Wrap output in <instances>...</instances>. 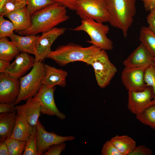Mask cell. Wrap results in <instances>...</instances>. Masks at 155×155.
<instances>
[{
  "label": "cell",
  "instance_id": "obj_29",
  "mask_svg": "<svg viewBox=\"0 0 155 155\" xmlns=\"http://www.w3.org/2000/svg\"><path fill=\"white\" fill-rule=\"evenodd\" d=\"M3 16L0 15V38L9 37L16 30L12 22L5 19Z\"/></svg>",
  "mask_w": 155,
  "mask_h": 155
},
{
  "label": "cell",
  "instance_id": "obj_19",
  "mask_svg": "<svg viewBox=\"0 0 155 155\" xmlns=\"http://www.w3.org/2000/svg\"><path fill=\"white\" fill-rule=\"evenodd\" d=\"M12 22L16 28V32L27 30L32 26L31 16L26 6L4 16Z\"/></svg>",
  "mask_w": 155,
  "mask_h": 155
},
{
  "label": "cell",
  "instance_id": "obj_8",
  "mask_svg": "<svg viewBox=\"0 0 155 155\" xmlns=\"http://www.w3.org/2000/svg\"><path fill=\"white\" fill-rule=\"evenodd\" d=\"M36 142L38 155H42L51 146L66 141H72L75 137L72 136H63L54 132H49L38 120L36 127Z\"/></svg>",
  "mask_w": 155,
  "mask_h": 155
},
{
  "label": "cell",
  "instance_id": "obj_27",
  "mask_svg": "<svg viewBox=\"0 0 155 155\" xmlns=\"http://www.w3.org/2000/svg\"><path fill=\"white\" fill-rule=\"evenodd\" d=\"M7 146L9 155H21L24 152L26 141L10 138L5 140Z\"/></svg>",
  "mask_w": 155,
  "mask_h": 155
},
{
  "label": "cell",
  "instance_id": "obj_36",
  "mask_svg": "<svg viewBox=\"0 0 155 155\" xmlns=\"http://www.w3.org/2000/svg\"><path fill=\"white\" fill-rule=\"evenodd\" d=\"M55 3L65 6L69 9L75 11L78 0H53Z\"/></svg>",
  "mask_w": 155,
  "mask_h": 155
},
{
  "label": "cell",
  "instance_id": "obj_21",
  "mask_svg": "<svg viewBox=\"0 0 155 155\" xmlns=\"http://www.w3.org/2000/svg\"><path fill=\"white\" fill-rule=\"evenodd\" d=\"M36 129V128L31 126L23 116L17 114L16 125L10 138L26 141Z\"/></svg>",
  "mask_w": 155,
  "mask_h": 155
},
{
  "label": "cell",
  "instance_id": "obj_5",
  "mask_svg": "<svg viewBox=\"0 0 155 155\" xmlns=\"http://www.w3.org/2000/svg\"><path fill=\"white\" fill-rule=\"evenodd\" d=\"M45 73L43 63L41 61L35 62L30 72L20 78V92L15 105L22 100L33 97L36 94L42 85V81Z\"/></svg>",
  "mask_w": 155,
  "mask_h": 155
},
{
  "label": "cell",
  "instance_id": "obj_33",
  "mask_svg": "<svg viewBox=\"0 0 155 155\" xmlns=\"http://www.w3.org/2000/svg\"><path fill=\"white\" fill-rule=\"evenodd\" d=\"M66 144L64 142L54 145L50 147L44 154L45 155H59L65 150Z\"/></svg>",
  "mask_w": 155,
  "mask_h": 155
},
{
  "label": "cell",
  "instance_id": "obj_11",
  "mask_svg": "<svg viewBox=\"0 0 155 155\" xmlns=\"http://www.w3.org/2000/svg\"><path fill=\"white\" fill-rule=\"evenodd\" d=\"M55 89V87L49 88L42 85L33 97L41 104V113L50 116L55 115L60 119L64 120L66 115L59 111L55 104L54 97Z\"/></svg>",
  "mask_w": 155,
  "mask_h": 155
},
{
  "label": "cell",
  "instance_id": "obj_25",
  "mask_svg": "<svg viewBox=\"0 0 155 155\" xmlns=\"http://www.w3.org/2000/svg\"><path fill=\"white\" fill-rule=\"evenodd\" d=\"M136 116L141 123L155 130V104L147 108Z\"/></svg>",
  "mask_w": 155,
  "mask_h": 155
},
{
  "label": "cell",
  "instance_id": "obj_42",
  "mask_svg": "<svg viewBox=\"0 0 155 155\" xmlns=\"http://www.w3.org/2000/svg\"><path fill=\"white\" fill-rule=\"evenodd\" d=\"M152 65L155 67V57H153L152 60Z\"/></svg>",
  "mask_w": 155,
  "mask_h": 155
},
{
  "label": "cell",
  "instance_id": "obj_15",
  "mask_svg": "<svg viewBox=\"0 0 155 155\" xmlns=\"http://www.w3.org/2000/svg\"><path fill=\"white\" fill-rule=\"evenodd\" d=\"M29 54L21 52L15 57V60L5 72L13 78L18 79L20 78L33 67L35 62V58Z\"/></svg>",
  "mask_w": 155,
  "mask_h": 155
},
{
  "label": "cell",
  "instance_id": "obj_35",
  "mask_svg": "<svg viewBox=\"0 0 155 155\" xmlns=\"http://www.w3.org/2000/svg\"><path fill=\"white\" fill-rule=\"evenodd\" d=\"M146 17L148 27L155 34V6L150 11Z\"/></svg>",
  "mask_w": 155,
  "mask_h": 155
},
{
  "label": "cell",
  "instance_id": "obj_28",
  "mask_svg": "<svg viewBox=\"0 0 155 155\" xmlns=\"http://www.w3.org/2000/svg\"><path fill=\"white\" fill-rule=\"evenodd\" d=\"M26 9L30 16L33 13L55 3L53 0H25Z\"/></svg>",
  "mask_w": 155,
  "mask_h": 155
},
{
  "label": "cell",
  "instance_id": "obj_30",
  "mask_svg": "<svg viewBox=\"0 0 155 155\" xmlns=\"http://www.w3.org/2000/svg\"><path fill=\"white\" fill-rule=\"evenodd\" d=\"M36 130L34 131L30 138L26 141L23 155H38L36 142Z\"/></svg>",
  "mask_w": 155,
  "mask_h": 155
},
{
  "label": "cell",
  "instance_id": "obj_17",
  "mask_svg": "<svg viewBox=\"0 0 155 155\" xmlns=\"http://www.w3.org/2000/svg\"><path fill=\"white\" fill-rule=\"evenodd\" d=\"M45 75L42 81V85L49 88L58 85L65 87L66 85V78L67 72L47 64H44Z\"/></svg>",
  "mask_w": 155,
  "mask_h": 155
},
{
  "label": "cell",
  "instance_id": "obj_12",
  "mask_svg": "<svg viewBox=\"0 0 155 155\" xmlns=\"http://www.w3.org/2000/svg\"><path fill=\"white\" fill-rule=\"evenodd\" d=\"M20 90V82L18 79L11 77L6 72L0 73V103L14 105Z\"/></svg>",
  "mask_w": 155,
  "mask_h": 155
},
{
  "label": "cell",
  "instance_id": "obj_34",
  "mask_svg": "<svg viewBox=\"0 0 155 155\" xmlns=\"http://www.w3.org/2000/svg\"><path fill=\"white\" fill-rule=\"evenodd\" d=\"M152 150L143 145L135 146L128 155H151Z\"/></svg>",
  "mask_w": 155,
  "mask_h": 155
},
{
  "label": "cell",
  "instance_id": "obj_40",
  "mask_svg": "<svg viewBox=\"0 0 155 155\" xmlns=\"http://www.w3.org/2000/svg\"><path fill=\"white\" fill-rule=\"evenodd\" d=\"M10 64L9 61L0 59V73L5 72Z\"/></svg>",
  "mask_w": 155,
  "mask_h": 155
},
{
  "label": "cell",
  "instance_id": "obj_37",
  "mask_svg": "<svg viewBox=\"0 0 155 155\" xmlns=\"http://www.w3.org/2000/svg\"><path fill=\"white\" fill-rule=\"evenodd\" d=\"M16 112L13 104L6 103H0V113Z\"/></svg>",
  "mask_w": 155,
  "mask_h": 155
},
{
  "label": "cell",
  "instance_id": "obj_41",
  "mask_svg": "<svg viewBox=\"0 0 155 155\" xmlns=\"http://www.w3.org/2000/svg\"><path fill=\"white\" fill-rule=\"evenodd\" d=\"M6 0H0V9L2 7L4 2Z\"/></svg>",
  "mask_w": 155,
  "mask_h": 155
},
{
  "label": "cell",
  "instance_id": "obj_13",
  "mask_svg": "<svg viewBox=\"0 0 155 155\" xmlns=\"http://www.w3.org/2000/svg\"><path fill=\"white\" fill-rule=\"evenodd\" d=\"M146 69L142 67H125L121 73V79L127 90L139 91L148 86L144 80Z\"/></svg>",
  "mask_w": 155,
  "mask_h": 155
},
{
  "label": "cell",
  "instance_id": "obj_18",
  "mask_svg": "<svg viewBox=\"0 0 155 155\" xmlns=\"http://www.w3.org/2000/svg\"><path fill=\"white\" fill-rule=\"evenodd\" d=\"M20 36L13 33L9 36L11 42L20 51L35 55L36 46L40 35H28Z\"/></svg>",
  "mask_w": 155,
  "mask_h": 155
},
{
  "label": "cell",
  "instance_id": "obj_24",
  "mask_svg": "<svg viewBox=\"0 0 155 155\" xmlns=\"http://www.w3.org/2000/svg\"><path fill=\"white\" fill-rule=\"evenodd\" d=\"M139 40L155 57V34L148 27L143 26L141 28Z\"/></svg>",
  "mask_w": 155,
  "mask_h": 155
},
{
  "label": "cell",
  "instance_id": "obj_26",
  "mask_svg": "<svg viewBox=\"0 0 155 155\" xmlns=\"http://www.w3.org/2000/svg\"><path fill=\"white\" fill-rule=\"evenodd\" d=\"M26 5L25 0H6L0 9V15L4 16Z\"/></svg>",
  "mask_w": 155,
  "mask_h": 155
},
{
  "label": "cell",
  "instance_id": "obj_1",
  "mask_svg": "<svg viewBox=\"0 0 155 155\" xmlns=\"http://www.w3.org/2000/svg\"><path fill=\"white\" fill-rule=\"evenodd\" d=\"M67 7L55 3L33 13L30 16L32 26L18 32L20 35H36L49 30L69 18Z\"/></svg>",
  "mask_w": 155,
  "mask_h": 155
},
{
  "label": "cell",
  "instance_id": "obj_31",
  "mask_svg": "<svg viewBox=\"0 0 155 155\" xmlns=\"http://www.w3.org/2000/svg\"><path fill=\"white\" fill-rule=\"evenodd\" d=\"M144 80L148 86H151L152 88L155 95L153 104H155V67L152 65L146 70Z\"/></svg>",
  "mask_w": 155,
  "mask_h": 155
},
{
  "label": "cell",
  "instance_id": "obj_38",
  "mask_svg": "<svg viewBox=\"0 0 155 155\" xmlns=\"http://www.w3.org/2000/svg\"><path fill=\"white\" fill-rule=\"evenodd\" d=\"M146 11H149L155 6V0H141Z\"/></svg>",
  "mask_w": 155,
  "mask_h": 155
},
{
  "label": "cell",
  "instance_id": "obj_39",
  "mask_svg": "<svg viewBox=\"0 0 155 155\" xmlns=\"http://www.w3.org/2000/svg\"><path fill=\"white\" fill-rule=\"evenodd\" d=\"M0 155H9L8 147L5 140L0 142Z\"/></svg>",
  "mask_w": 155,
  "mask_h": 155
},
{
  "label": "cell",
  "instance_id": "obj_2",
  "mask_svg": "<svg viewBox=\"0 0 155 155\" xmlns=\"http://www.w3.org/2000/svg\"><path fill=\"white\" fill-rule=\"evenodd\" d=\"M101 49L92 45L87 47L71 42L59 46L51 51L46 58L54 61L60 66L76 61H82L89 65L93 57Z\"/></svg>",
  "mask_w": 155,
  "mask_h": 155
},
{
  "label": "cell",
  "instance_id": "obj_32",
  "mask_svg": "<svg viewBox=\"0 0 155 155\" xmlns=\"http://www.w3.org/2000/svg\"><path fill=\"white\" fill-rule=\"evenodd\" d=\"M101 154L102 155H122L110 140L103 145Z\"/></svg>",
  "mask_w": 155,
  "mask_h": 155
},
{
  "label": "cell",
  "instance_id": "obj_22",
  "mask_svg": "<svg viewBox=\"0 0 155 155\" xmlns=\"http://www.w3.org/2000/svg\"><path fill=\"white\" fill-rule=\"evenodd\" d=\"M122 155H128L136 146L135 141L126 135H117L110 140Z\"/></svg>",
  "mask_w": 155,
  "mask_h": 155
},
{
  "label": "cell",
  "instance_id": "obj_9",
  "mask_svg": "<svg viewBox=\"0 0 155 155\" xmlns=\"http://www.w3.org/2000/svg\"><path fill=\"white\" fill-rule=\"evenodd\" d=\"M128 94L127 108L136 115L154 104L155 95L151 86L141 91H128Z\"/></svg>",
  "mask_w": 155,
  "mask_h": 155
},
{
  "label": "cell",
  "instance_id": "obj_4",
  "mask_svg": "<svg viewBox=\"0 0 155 155\" xmlns=\"http://www.w3.org/2000/svg\"><path fill=\"white\" fill-rule=\"evenodd\" d=\"M75 31H84L90 36L87 42L104 50H111L113 48L112 41L107 36L109 28L108 25L88 18L82 19L80 25L72 29Z\"/></svg>",
  "mask_w": 155,
  "mask_h": 155
},
{
  "label": "cell",
  "instance_id": "obj_23",
  "mask_svg": "<svg viewBox=\"0 0 155 155\" xmlns=\"http://www.w3.org/2000/svg\"><path fill=\"white\" fill-rule=\"evenodd\" d=\"M0 59L10 62L20 53L7 37L0 38Z\"/></svg>",
  "mask_w": 155,
  "mask_h": 155
},
{
  "label": "cell",
  "instance_id": "obj_3",
  "mask_svg": "<svg viewBox=\"0 0 155 155\" xmlns=\"http://www.w3.org/2000/svg\"><path fill=\"white\" fill-rule=\"evenodd\" d=\"M136 0H106L108 13V22L122 32L126 38L133 22L137 11Z\"/></svg>",
  "mask_w": 155,
  "mask_h": 155
},
{
  "label": "cell",
  "instance_id": "obj_10",
  "mask_svg": "<svg viewBox=\"0 0 155 155\" xmlns=\"http://www.w3.org/2000/svg\"><path fill=\"white\" fill-rule=\"evenodd\" d=\"M65 30L64 28L55 27L42 33L36 45L35 62L42 61L46 58L52 51L51 46L53 43L59 36L65 33Z\"/></svg>",
  "mask_w": 155,
  "mask_h": 155
},
{
  "label": "cell",
  "instance_id": "obj_14",
  "mask_svg": "<svg viewBox=\"0 0 155 155\" xmlns=\"http://www.w3.org/2000/svg\"><path fill=\"white\" fill-rule=\"evenodd\" d=\"M153 56L142 43L123 62L125 67L146 69L152 65Z\"/></svg>",
  "mask_w": 155,
  "mask_h": 155
},
{
  "label": "cell",
  "instance_id": "obj_6",
  "mask_svg": "<svg viewBox=\"0 0 155 155\" xmlns=\"http://www.w3.org/2000/svg\"><path fill=\"white\" fill-rule=\"evenodd\" d=\"M75 11L82 19H92L103 23L108 21L106 0H78Z\"/></svg>",
  "mask_w": 155,
  "mask_h": 155
},
{
  "label": "cell",
  "instance_id": "obj_7",
  "mask_svg": "<svg viewBox=\"0 0 155 155\" xmlns=\"http://www.w3.org/2000/svg\"><path fill=\"white\" fill-rule=\"evenodd\" d=\"M93 67L98 86L104 88L110 83L117 72L115 66L110 61L105 50L101 49L90 61Z\"/></svg>",
  "mask_w": 155,
  "mask_h": 155
},
{
  "label": "cell",
  "instance_id": "obj_16",
  "mask_svg": "<svg viewBox=\"0 0 155 155\" xmlns=\"http://www.w3.org/2000/svg\"><path fill=\"white\" fill-rule=\"evenodd\" d=\"M15 109L17 114L23 116L31 126L36 128L41 113V104L38 100L30 98L24 104L15 106Z\"/></svg>",
  "mask_w": 155,
  "mask_h": 155
},
{
  "label": "cell",
  "instance_id": "obj_20",
  "mask_svg": "<svg viewBox=\"0 0 155 155\" xmlns=\"http://www.w3.org/2000/svg\"><path fill=\"white\" fill-rule=\"evenodd\" d=\"M16 112L0 114V142L10 138L16 123Z\"/></svg>",
  "mask_w": 155,
  "mask_h": 155
}]
</instances>
